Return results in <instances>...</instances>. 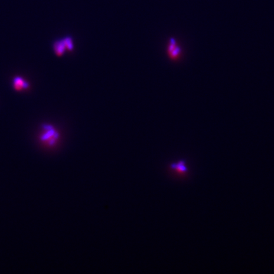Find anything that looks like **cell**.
<instances>
[{"instance_id": "277c9868", "label": "cell", "mask_w": 274, "mask_h": 274, "mask_svg": "<svg viewBox=\"0 0 274 274\" xmlns=\"http://www.w3.org/2000/svg\"><path fill=\"white\" fill-rule=\"evenodd\" d=\"M12 88L17 92L27 90L30 88L29 83L20 76H16L12 81Z\"/></svg>"}, {"instance_id": "7a4b0ae2", "label": "cell", "mask_w": 274, "mask_h": 274, "mask_svg": "<svg viewBox=\"0 0 274 274\" xmlns=\"http://www.w3.org/2000/svg\"><path fill=\"white\" fill-rule=\"evenodd\" d=\"M52 48L55 54L58 57L62 56L66 51H72L74 48L73 38L70 36L64 38L54 42Z\"/></svg>"}, {"instance_id": "6da1fadb", "label": "cell", "mask_w": 274, "mask_h": 274, "mask_svg": "<svg viewBox=\"0 0 274 274\" xmlns=\"http://www.w3.org/2000/svg\"><path fill=\"white\" fill-rule=\"evenodd\" d=\"M41 129L43 132L40 135V140L49 146L55 145L60 137V134L56 129L48 124H43Z\"/></svg>"}, {"instance_id": "5b68a950", "label": "cell", "mask_w": 274, "mask_h": 274, "mask_svg": "<svg viewBox=\"0 0 274 274\" xmlns=\"http://www.w3.org/2000/svg\"><path fill=\"white\" fill-rule=\"evenodd\" d=\"M170 168L173 170L177 171L179 173H187L188 171L187 167L185 165V161L181 160L177 162H173L170 165Z\"/></svg>"}, {"instance_id": "3957f363", "label": "cell", "mask_w": 274, "mask_h": 274, "mask_svg": "<svg viewBox=\"0 0 274 274\" xmlns=\"http://www.w3.org/2000/svg\"><path fill=\"white\" fill-rule=\"evenodd\" d=\"M167 52L169 57L172 60H177L181 55V49L175 39L171 38L168 43Z\"/></svg>"}]
</instances>
